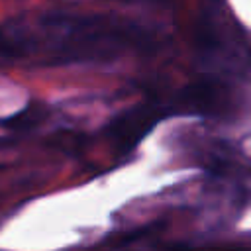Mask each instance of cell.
<instances>
[{
  "mask_svg": "<svg viewBox=\"0 0 251 251\" xmlns=\"http://www.w3.org/2000/svg\"><path fill=\"white\" fill-rule=\"evenodd\" d=\"M143 45L137 25L106 14L51 10L0 24V57L10 61L90 63L108 61Z\"/></svg>",
  "mask_w": 251,
  "mask_h": 251,
  "instance_id": "1",
  "label": "cell"
},
{
  "mask_svg": "<svg viewBox=\"0 0 251 251\" xmlns=\"http://www.w3.org/2000/svg\"><path fill=\"white\" fill-rule=\"evenodd\" d=\"M153 122L151 108H133L122 116H118L112 124H108V139L112 141L116 153H127L135 147L137 139L147 131Z\"/></svg>",
  "mask_w": 251,
  "mask_h": 251,
  "instance_id": "2",
  "label": "cell"
}]
</instances>
